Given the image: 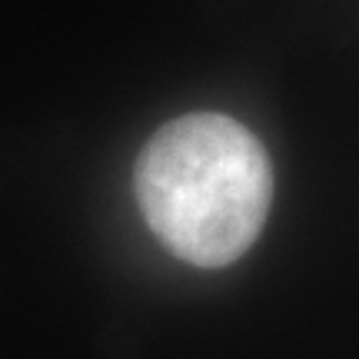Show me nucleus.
Returning a JSON list of instances; mask_svg holds the SVG:
<instances>
[{
  "label": "nucleus",
  "mask_w": 359,
  "mask_h": 359,
  "mask_svg": "<svg viewBox=\"0 0 359 359\" xmlns=\"http://www.w3.org/2000/svg\"><path fill=\"white\" fill-rule=\"evenodd\" d=\"M133 193L147 226L190 266H230L257 243L273 203V170L253 130L226 114H187L137 156Z\"/></svg>",
  "instance_id": "f257e3e1"
}]
</instances>
